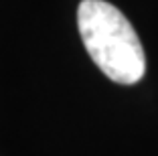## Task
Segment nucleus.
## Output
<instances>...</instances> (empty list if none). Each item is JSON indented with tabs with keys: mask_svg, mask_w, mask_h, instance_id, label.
<instances>
[{
	"mask_svg": "<svg viewBox=\"0 0 158 156\" xmlns=\"http://www.w3.org/2000/svg\"><path fill=\"white\" fill-rule=\"evenodd\" d=\"M77 27L87 55L107 79L134 85L144 77V47L122 10L106 0H83L77 8Z\"/></svg>",
	"mask_w": 158,
	"mask_h": 156,
	"instance_id": "obj_1",
	"label": "nucleus"
}]
</instances>
